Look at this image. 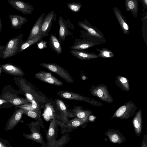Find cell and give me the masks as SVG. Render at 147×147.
<instances>
[{"instance_id":"obj_24","label":"cell","mask_w":147,"mask_h":147,"mask_svg":"<svg viewBox=\"0 0 147 147\" xmlns=\"http://www.w3.org/2000/svg\"><path fill=\"white\" fill-rule=\"evenodd\" d=\"M42 34L40 33L39 34L33 39L26 40L23 42L20 48V52L23 51L31 45L42 40Z\"/></svg>"},{"instance_id":"obj_14","label":"cell","mask_w":147,"mask_h":147,"mask_svg":"<svg viewBox=\"0 0 147 147\" xmlns=\"http://www.w3.org/2000/svg\"><path fill=\"white\" fill-rule=\"evenodd\" d=\"M45 13L41 15L34 25L26 41L33 39L40 33L42 24L45 16Z\"/></svg>"},{"instance_id":"obj_19","label":"cell","mask_w":147,"mask_h":147,"mask_svg":"<svg viewBox=\"0 0 147 147\" xmlns=\"http://www.w3.org/2000/svg\"><path fill=\"white\" fill-rule=\"evenodd\" d=\"M70 52L73 56L80 59L89 60L98 57L97 55L95 53H88L81 50L72 49Z\"/></svg>"},{"instance_id":"obj_9","label":"cell","mask_w":147,"mask_h":147,"mask_svg":"<svg viewBox=\"0 0 147 147\" xmlns=\"http://www.w3.org/2000/svg\"><path fill=\"white\" fill-rule=\"evenodd\" d=\"M8 3L13 8L25 15L32 14L33 7L28 3L18 0H7Z\"/></svg>"},{"instance_id":"obj_40","label":"cell","mask_w":147,"mask_h":147,"mask_svg":"<svg viewBox=\"0 0 147 147\" xmlns=\"http://www.w3.org/2000/svg\"><path fill=\"white\" fill-rule=\"evenodd\" d=\"M2 30V24L1 20V19L0 18V32L1 33Z\"/></svg>"},{"instance_id":"obj_1","label":"cell","mask_w":147,"mask_h":147,"mask_svg":"<svg viewBox=\"0 0 147 147\" xmlns=\"http://www.w3.org/2000/svg\"><path fill=\"white\" fill-rule=\"evenodd\" d=\"M20 93V91L13 89L12 86L6 85L3 87L0 98L7 100L14 106L30 103L27 98L19 96Z\"/></svg>"},{"instance_id":"obj_36","label":"cell","mask_w":147,"mask_h":147,"mask_svg":"<svg viewBox=\"0 0 147 147\" xmlns=\"http://www.w3.org/2000/svg\"><path fill=\"white\" fill-rule=\"evenodd\" d=\"M25 96L26 98L30 102L32 101L33 100V98L32 95L26 92L25 93Z\"/></svg>"},{"instance_id":"obj_18","label":"cell","mask_w":147,"mask_h":147,"mask_svg":"<svg viewBox=\"0 0 147 147\" xmlns=\"http://www.w3.org/2000/svg\"><path fill=\"white\" fill-rule=\"evenodd\" d=\"M142 112L140 109L133 118L132 123L136 135L139 136L142 132Z\"/></svg>"},{"instance_id":"obj_42","label":"cell","mask_w":147,"mask_h":147,"mask_svg":"<svg viewBox=\"0 0 147 147\" xmlns=\"http://www.w3.org/2000/svg\"><path fill=\"white\" fill-rule=\"evenodd\" d=\"M2 70V68L1 65H0V74H1Z\"/></svg>"},{"instance_id":"obj_13","label":"cell","mask_w":147,"mask_h":147,"mask_svg":"<svg viewBox=\"0 0 147 147\" xmlns=\"http://www.w3.org/2000/svg\"><path fill=\"white\" fill-rule=\"evenodd\" d=\"M115 15L119 24L124 33L125 34H129V27L121 11L116 7L113 8Z\"/></svg>"},{"instance_id":"obj_21","label":"cell","mask_w":147,"mask_h":147,"mask_svg":"<svg viewBox=\"0 0 147 147\" xmlns=\"http://www.w3.org/2000/svg\"><path fill=\"white\" fill-rule=\"evenodd\" d=\"M125 5L127 11L131 12L133 16L136 18L138 11V1L125 0Z\"/></svg>"},{"instance_id":"obj_37","label":"cell","mask_w":147,"mask_h":147,"mask_svg":"<svg viewBox=\"0 0 147 147\" xmlns=\"http://www.w3.org/2000/svg\"><path fill=\"white\" fill-rule=\"evenodd\" d=\"M146 135L144 136L143 140L142 143L141 147H147L146 143Z\"/></svg>"},{"instance_id":"obj_32","label":"cell","mask_w":147,"mask_h":147,"mask_svg":"<svg viewBox=\"0 0 147 147\" xmlns=\"http://www.w3.org/2000/svg\"><path fill=\"white\" fill-rule=\"evenodd\" d=\"M13 106L11 103L4 99L0 98V109L11 108Z\"/></svg>"},{"instance_id":"obj_31","label":"cell","mask_w":147,"mask_h":147,"mask_svg":"<svg viewBox=\"0 0 147 147\" xmlns=\"http://www.w3.org/2000/svg\"><path fill=\"white\" fill-rule=\"evenodd\" d=\"M56 103L59 109L64 114L67 113V111L66 106L62 100L59 99H57Z\"/></svg>"},{"instance_id":"obj_43","label":"cell","mask_w":147,"mask_h":147,"mask_svg":"<svg viewBox=\"0 0 147 147\" xmlns=\"http://www.w3.org/2000/svg\"></svg>"},{"instance_id":"obj_11","label":"cell","mask_w":147,"mask_h":147,"mask_svg":"<svg viewBox=\"0 0 147 147\" xmlns=\"http://www.w3.org/2000/svg\"><path fill=\"white\" fill-rule=\"evenodd\" d=\"M31 131L30 134L23 133L22 135L27 139L42 144L43 142V137L40 133L36 127L34 122L27 124Z\"/></svg>"},{"instance_id":"obj_25","label":"cell","mask_w":147,"mask_h":147,"mask_svg":"<svg viewBox=\"0 0 147 147\" xmlns=\"http://www.w3.org/2000/svg\"><path fill=\"white\" fill-rule=\"evenodd\" d=\"M94 46L93 43L88 42H82L71 46L70 49H72L82 50Z\"/></svg>"},{"instance_id":"obj_33","label":"cell","mask_w":147,"mask_h":147,"mask_svg":"<svg viewBox=\"0 0 147 147\" xmlns=\"http://www.w3.org/2000/svg\"><path fill=\"white\" fill-rule=\"evenodd\" d=\"M0 147H12V146L8 140L0 138Z\"/></svg>"},{"instance_id":"obj_28","label":"cell","mask_w":147,"mask_h":147,"mask_svg":"<svg viewBox=\"0 0 147 147\" xmlns=\"http://www.w3.org/2000/svg\"><path fill=\"white\" fill-rule=\"evenodd\" d=\"M96 50L99 52L97 55L98 57L108 58L112 57L114 55L111 51L107 48H102L101 50L97 49Z\"/></svg>"},{"instance_id":"obj_4","label":"cell","mask_w":147,"mask_h":147,"mask_svg":"<svg viewBox=\"0 0 147 147\" xmlns=\"http://www.w3.org/2000/svg\"><path fill=\"white\" fill-rule=\"evenodd\" d=\"M40 65L48 70L56 74L68 83L72 84L74 81L69 73L60 66L55 63H42Z\"/></svg>"},{"instance_id":"obj_6","label":"cell","mask_w":147,"mask_h":147,"mask_svg":"<svg viewBox=\"0 0 147 147\" xmlns=\"http://www.w3.org/2000/svg\"><path fill=\"white\" fill-rule=\"evenodd\" d=\"M92 95L104 101L111 103L113 102V97L109 94L106 85L102 84L92 85L90 90Z\"/></svg>"},{"instance_id":"obj_34","label":"cell","mask_w":147,"mask_h":147,"mask_svg":"<svg viewBox=\"0 0 147 147\" xmlns=\"http://www.w3.org/2000/svg\"><path fill=\"white\" fill-rule=\"evenodd\" d=\"M24 110V109H23ZM24 114H25L28 116L32 118L36 119L37 117V113L34 111H28L24 110Z\"/></svg>"},{"instance_id":"obj_23","label":"cell","mask_w":147,"mask_h":147,"mask_svg":"<svg viewBox=\"0 0 147 147\" xmlns=\"http://www.w3.org/2000/svg\"><path fill=\"white\" fill-rule=\"evenodd\" d=\"M78 25L79 26L86 30L92 36L99 38H102V35L97 30L87 23L83 22H78Z\"/></svg>"},{"instance_id":"obj_39","label":"cell","mask_w":147,"mask_h":147,"mask_svg":"<svg viewBox=\"0 0 147 147\" xmlns=\"http://www.w3.org/2000/svg\"><path fill=\"white\" fill-rule=\"evenodd\" d=\"M89 119L91 121H93L94 120V117L93 115H90L89 117Z\"/></svg>"},{"instance_id":"obj_30","label":"cell","mask_w":147,"mask_h":147,"mask_svg":"<svg viewBox=\"0 0 147 147\" xmlns=\"http://www.w3.org/2000/svg\"><path fill=\"white\" fill-rule=\"evenodd\" d=\"M67 5L68 8L72 11L77 12L80 11L82 5L80 3H68Z\"/></svg>"},{"instance_id":"obj_41","label":"cell","mask_w":147,"mask_h":147,"mask_svg":"<svg viewBox=\"0 0 147 147\" xmlns=\"http://www.w3.org/2000/svg\"><path fill=\"white\" fill-rule=\"evenodd\" d=\"M143 2H144V4L146 6H147V0H143Z\"/></svg>"},{"instance_id":"obj_3","label":"cell","mask_w":147,"mask_h":147,"mask_svg":"<svg viewBox=\"0 0 147 147\" xmlns=\"http://www.w3.org/2000/svg\"><path fill=\"white\" fill-rule=\"evenodd\" d=\"M137 107L131 101H129L120 107L112 115L111 119L115 118L122 119H127L134 115Z\"/></svg>"},{"instance_id":"obj_15","label":"cell","mask_w":147,"mask_h":147,"mask_svg":"<svg viewBox=\"0 0 147 147\" xmlns=\"http://www.w3.org/2000/svg\"><path fill=\"white\" fill-rule=\"evenodd\" d=\"M2 70L7 74L17 76H23L24 75L23 71L20 68L10 64L1 65Z\"/></svg>"},{"instance_id":"obj_12","label":"cell","mask_w":147,"mask_h":147,"mask_svg":"<svg viewBox=\"0 0 147 147\" xmlns=\"http://www.w3.org/2000/svg\"><path fill=\"white\" fill-rule=\"evenodd\" d=\"M109 140L112 143L121 144L125 141V137L118 131L109 129L105 133Z\"/></svg>"},{"instance_id":"obj_16","label":"cell","mask_w":147,"mask_h":147,"mask_svg":"<svg viewBox=\"0 0 147 147\" xmlns=\"http://www.w3.org/2000/svg\"><path fill=\"white\" fill-rule=\"evenodd\" d=\"M10 20L11 28L20 29L22 26L27 21L25 17L19 15L8 14Z\"/></svg>"},{"instance_id":"obj_35","label":"cell","mask_w":147,"mask_h":147,"mask_svg":"<svg viewBox=\"0 0 147 147\" xmlns=\"http://www.w3.org/2000/svg\"><path fill=\"white\" fill-rule=\"evenodd\" d=\"M47 43L45 41L41 40L37 43L38 48L40 49H45L47 47Z\"/></svg>"},{"instance_id":"obj_20","label":"cell","mask_w":147,"mask_h":147,"mask_svg":"<svg viewBox=\"0 0 147 147\" xmlns=\"http://www.w3.org/2000/svg\"><path fill=\"white\" fill-rule=\"evenodd\" d=\"M115 83L117 86L123 91L126 92L129 91V81L125 77L118 75L115 80Z\"/></svg>"},{"instance_id":"obj_7","label":"cell","mask_w":147,"mask_h":147,"mask_svg":"<svg viewBox=\"0 0 147 147\" xmlns=\"http://www.w3.org/2000/svg\"><path fill=\"white\" fill-rule=\"evenodd\" d=\"M56 14L53 11L48 13L44 17L41 27L40 33L42 38L46 37L49 34L51 29L53 21L56 18Z\"/></svg>"},{"instance_id":"obj_27","label":"cell","mask_w":147,"mask_h":147,"mask_svg":"<svg viewBox=\"0 0 147 147\" xmlns=\"http://www.w3.org/2000/svg\"><path fill=\"white\" fill-rule=\"evenodd\" d=\"M88 118L82 119L75 118L70 121L68 123V126L73 128L77 127L87 122Z\"/></svg>"},{"instance_id":"obj_38","label":"cell","mask_w":147,"mask_h":147,"mask_svg":"<svg viewBox=\"0 0 147 147\" xmlns=\"http://www.w3.org/2000/svg\"><path fill=\"white\" fill-rule=\"evenodd\" d=\"M32 106V108L34 109L36 108L37 107V104L36 102L34 100H33L31 101Z\"/></svg>"},{"instance_id":"obj_8","label":"cell","mask_w":147,"mask_h":147,"mask_svg":"<svg viewBox=\"0 0 147 147\" xmlns=\"http://www.w3.org/2000/svg\"><path fill=\"white\" fill-rule=\"evenodd\" d=\"M15 106V110L7 122L5 130L6 131H10L13 129L18 123L20 122L24 110L17 106Z\"/></svg>"},{"instance_id":"obj_2","label":"cell","mask_w":147,"mask_h":147,"mask_svg":"<svg viewBox=\"0 0 147 147\" xmlns=\"http://www.w3.org/2000/svg\"><path fill=\"white\" fill-rule=\"evenodd\" d=\"M23 34H19L9 41L3 52V59L14 56L20 52L21 47L23 42Z\"/></svg>"},{"instance_id":"obj_17","label":"cell","mask_w":147,"mask_h":147,"mask_svg":"<svg viewBox=\"0 0 147 147\" xmlns=\"http://www.w3.org/2000/svg\"><path fill=\"white\" fill-rule=\"evenodd\" d=\"M59 26V40L60 42L61 41H64L66 36L70 34L68 29L67 23L63 18L60 16L58 20Z\"/></svg>"},{"instance_id":"obj_10","label":"cell","mask_w":147,"mask_h":147,"mask_svg":"<svg viewBox=\"0 0 147 147\" xmlns=\"http://www.w3.org/2000/svg\"><path fill=\"white\" fill-rule=\"evenodd\" d=\"M35 76L40 80L50 84L57 86H61L63 84L62 81L49 72L41 71L36 74Z\"/></svg>"},{"instance_id":"obj_5","label":"cell","mask_w":147,"mask_h":147,"mask_svg":"<svg viewBox=\"0 0 147 147\" xmlns=\"http://www.w3.org/2000/svg\"><path fill=\"white\" fill-rule=\"evenodd\" d=\"M57 94L62 98L69 100L84 101L96 107H100L103 104L93 99L86 97L80 94L66 91H60Z\"/></svg>"},{"instance_id":"obj_26","label":"cell","mask_w":147,"mask_h":147,"mask_svg":"<svg viewBox=\"0 0 147 147\" xmlns=\"http://www.w3.org/2000/svg\"><path fill=\"white\" fill-rule=\"evenodd\" d=\"M56 125V121L54 118L50 123L47 133L46 137L48 141H49L55 136Z\"/></svg>"},{"instance_id":"obj_29","label":"cell","mask_w":147,"mask_h":147,"mask_svg":"<svg viewBox=\"0 0 147 147\" xmlns=\"http://www.w3.org/2000/svg\"><path fill=\"white\" fill-rule=\"evenodd\" d=\"M92 113V112L90 110L80 109L76 110L75 112L76 116L80 119L88 118Z\"/></svg>"},{"instance_id":"obj_22","label":"cell","mask_w":147,"mask_h":147,"mask_svg":"<svg viewBox=\"0 0 147 147\" xmlns=\"http://www.w3.org/2000/svg\"><path fill=\"white\" fill-rule=\"evenodd\" d=\"M49 45L52 49L58 54L62 53L61 45L58 39L55 35H51L49 40Z\"/></svg>"}]
</instances>
